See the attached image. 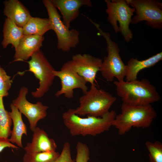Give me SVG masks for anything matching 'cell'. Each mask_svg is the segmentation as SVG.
I'll list each match as a JSON object with an SVG mask.
<instances>
[{
    "label": "cell",
    "instance_id": "6da1fadb",
    "mask_svg": "<svg viewBox=\"0 0 162 162\" xmlns=\"http://www.w3.org/2000/svg\"><path fill=\"white\" fill-rule=\"evenodd\" d=\"M115 111H109L101 117L82 118L69 109L62 115L64 123L72 136H96L108 130L116 116Z\"/></svg>",
    "mask_w": 162,
    "mask_h": 162
},
{
    "label": "cell",
    "instance_id": "7a4b0ae2",
    "mask_svg": "<svg viewBox=\"0 0 162 162\" xmlns=\"http://www.w3.org/2000/svg\"><path fill=\"white\" fill-rule=\"evenodd\" d=\"M117 94L123 103L145 106L159 101L161 97L155 87L146 79L129 82L114 81Z\"/></svg>",
    "mask_w": 162,
    "mask_h": 162
},
{
    "label": "cell",
    "instance_id": "3957f363",
    "mask_svg": "<svg viewBox=\"0 0 162 162\" xmlns=\"http://www.w3.org/2000/svg\"><path fill=\"white\" fill-rule=\"evenodd\" d=\"M121 113L116 115L112 126L118 130L119 135H123L132 127H149L156 118V111L151 104L135 106L122 103Z\"/></svg>",
    "mask_w": 162,
    "mask_h": 162
},
{
    "label": "cell",
    "instance_id": "277c9868",
    "mask_svg": "<svg viewBox=\"0 0 162 162\" xmlns=\"http://www.w3.org/2000/svg\"><path fill=\"white\" fill-rule=\"evenodd\" d=\"M117 98L109 92L98 88L95 84L79 99V106L74 109L79 116L101 117L109 112Z\"/></svg>",
    "mask_w": 162,
    "mask_h": 162
},
{
    "label": "cell",
    "instance_id": "5b68a950",
    "mask_svg": "<svg viewBox=\"0 0 162 162\" xmlns=\"http://www.w3.org/2000/svg\"><path fill=\"white\" fill-rule=\"evenodd\" d=\"M88 20L98 31V34L104 37L107 44V55L104 57L99 70L101 75L108 82H112L115 78L118 81H124L126 66L120 55L118 44L112 40L109 33L104 32L100 28L99 24L90 19Z\"/></svg>",
    "mask_w": 162,
    "mask_h": 162
},
{
    "label": "cell",
    "instance_id": "8992f818",
    "mask_svg": "<svg viewBox=\"0 0 162 162\" xmlns=\"http://www.w3.org/2000/svg\"><path fill=\"white\" fill-rule=\"evenodd\" d=\"M107 20L116 33L121 32L124 40L129 42L133 37L129 28L135 9L124 0H105Z\"/></svg>",
    "mask_w": 162,
    "mask_h": 162
},
{
    "label": "cell",
    "instance_id": "52a82bcc",
    "mask_svg": "<svg viewBox=\"0 0 162 162\" xmlns=\"http://www.w3.org/2000/svg\"><path fill=\"white\" fill-rule=\"evenodd\" d=\"M43 2L47 10L52 30L57 37V48L67 52L76 47L80 42L79 32L74 29L70 30L64 25L51 0H44Z\"/></svg>",
    "mask_w": 162,
    "mask_h": 162
},
{
    "label": "cell",
    "instance_id": "ba28073f",
    "mask_svg": "<svg viewBox=\"0 0 162 162\" xmlns=\"http://www.w3.org/2000/svg\"><path fill=\"white\" fill-rule=\"evenodd\" d=\"M27 62L29 69L26 71L33 73L39 81V87L32 92V95L34 98H41L52 85L55 77L53 71L55 70L40 50L34 53L31 60Z\"/></svg>",
    "mask_w": 162,
    "mask_h": 162
},
{
    "label": "cell",
    "instance_id": "9c48e42d",
    "mask_svg": "<svg viewBox=\"0 0 162 162\" xmlns=\"http://www.w3.org/2000/svg\"><path fill=\"white\" fill-rule=\"evenodd\" d=\"M135 9L136 15L132 18L131 24H135L145 21L152 28H162V3L154 0H126Z\"/></svg>",
    "mask_w": 162,
    "mask_h": 162
},
{
    "label": "cell",
    "instance_id": "30bf717a",
    "mask_svg": "<svg viewBox=\"0 0 162 162\" xmlns=\"http://www.w3.org/2000/svg\"><path fill=\"white\" fill-rule=\"evenodd\" d=\"M28 92V89L27 87H22L18 96L12 100V104L27 118L30 129L33 132L38 121L46 116V111L49 107L40 101L35 104L29 102L26 98Z\"/></svg>",
    "mask_w": 162,
    "mask_h": 162
},
{
    "label": "cell",
    "instance_id": "8fae6325",
    "mask_svg": "<svg viewBox=\"0 0 162 162\" xmlns=\"http://www.w3.org/2000/svg\"><path fill=\"white\" fill-rule=\"evenodd\" d=\"M102 61L89 54H77L65 64L92 85L95 84L96 76L99 71Z\"/></svg>",
    "mask_w": 162,
    "mask_h": 162
},
{
    "label": "cell",
    "instance_id": "7c38bea8",
    "mask_svg": "<svg viewBox=\"0 0 162 162\" xmlns=\"http://www.w3.org/2000/svg\"><path fill=\"white\" fill-rule=\"evenodd\" d=\"M54 76L60 79L61 88L55 94L57 97L64 95L65 98L70 99L74 97V90L80 88L83 94L88 90L87 82L84 79L68 67L65 63L61 70L53 71Z\"/></svg>",
    "mask_w": 162,
    "mask_h": 162
},
{
    "label": "cell",
    "instance_id": "4fadbf2b",
    "mask_svg": "<svg viewBox=\"0 0 162 162\" xmlns=\"http://www.w3.org/2000/svg\"><path fill=\"white\" fill-rule=\"evenodd\" d=\"M62 15L63 23L70 28V23L79 15V9L84 5L91 7L90 0H51Z\"/></svg>",
    "mask_w": 162,
    "mask_h": 162
},
{
    "label": "cell",
    "instance_id": "5bb4252c",
    "mask_svg": "<svg viewBox=\"0 0 162 162\" xmlns=\"http://www.w3.org/2000/svg\"><path fill=\"white\" fill-rule=\"evenodd\" d=\"M43 36L23 35L15 50L13 62L25 61L40 50L44 40Z\"/></svg>",
    "mask_w": 162,
    "mask_h": 162
},
{
    "label": "cell",
    "instance_id": "9a60e30c",
    "mask_svg": "<svg viewBox=\"0 0 162 162\" xmlns=\"http://www.w3.org/2000/svg\"><path fill=\"white\" fill-rule=\"evenodd\" d=\"M33 132L31 142L24 148L26 153L55 151L57 145L53 139L50 138L43 130L36 127Z\"/></svg>",
    "mask_w": 162,
    "mask_h": 162
},
{
    "label": "cell",
    "instance_id": "2e32d148",
    "mask_svg": "<svg viewBox=\"0 0 162 162\" xmlns=\"http://www.w3.org/2000/svg\"><path fill=\"white\" fill-rule=\"evenodd\" d=\"M3 3L4 15L23 28L32 17L29 10L18 0H5Z\"/></svg>",
    "mask_w": 162,
    "mask_h": 162
},
{
    "label": "cell",
    "instance_id": "e0dca14e",
    "mask_svg": "<svg viewBox=\"0 0 162 162\" xmlns=\"http://www.w3.org/2000/svg\"><path fill=\"white\" fill-rule=\"evenodd\" d=\"M162 59V52L142 60L131 58L126 65V81L129 82L137 80V74L140 71L154 66Z\"/></svg>",
    "mask_w": 162,
    "mask_h": 162
},
{
    "label": "cell",
    "instance_id": "ac0fdd59",
    "mask_svg": "<svg viewBox=\"0 0 162 162\" xmlns=\"http://www.w3.org/2000/svg\"><path fill=\"white\" fill-rule=\"evenodd\" d=\"M10 107L11 111L10 112V114L14 126L9 140L12 143H16L18 146L22 148V137L24 134L27 135V127L22 120V114L17 107L12 103L10 105Z\"/></svg>",
    "mask_w": 162,
    "mask_h": 162
},
{
    "label": "cell",
    "instance_id": "d6986e66",
    "mask_svg": "<svg viewBox=\"0 0 162 162\" xmlns=\"http://www.w3.org/2000/svg\"><path fill=\"white\" fill-rule=\"evenodd\" d=\"M3 32V39L2 44L4 48L11 44L15 49L23 35V28L18 26L8 18L5 19Z\"/></svg>",
    "mask_w": 162,
    "mask_h": 162
},
{
    "label": "cell",
    "instance_id": "ffe728a7",
    "mask_svg": "<svg viewBox=\"0 0 162 162\" xmlns=\"http://www.w3.org/2000/svg\"><path fill=\"white\" fill-rule=\"evenodd\" d=\"M23 35L43 36L46 32L52 30V27L48 18L32 16L23 27Z\"/></svg>",
    "mask_w": 162,
    "mask_h": 162
},
{
    "label": "cell",
    "instance_id": "44dd1931",
    "mask_svg": "<svg viewBox=\"0 0 162 162\" xmlns=\"http://www.w3.org/2000/svg\"><path fill=\"white\" fill-rule=\"evenodd\" d=\"M3 98L0 97V140H6L10 136L12 121L10 112L5 109Z\"/></svg>",
    "mask_w": 162,
    "mask_h": 162
},
{
    "label": "cell",
    "instance_id": "7402d4cb",
    "mask_svg": "<svg viewBox=\"0 0 162 162\" xmlns=\"http://www.w3.org/2000/svg\"><path fill=\"white\" fill-rule=\"evenodd\" d=\"M60 154L56 151L26 153L23 157V162H54Z\"/></svg>",
    "mask_w": 162,
    "mask_h": 162
},
{
    "label": "cell",
    "instance_id": "603a6c76",
    "mask_svg": "<svg viewBox=\"0 0 162 162\" xmlns=\"http://www.w3.org/2000/svg\"><path fill=\"white\" fill-rule=\"evenodd\" d=\"M145 145L149 153L150 162H162V144L158 141H148Z\"/></svg>",
    "mask_w": 162,
    "mask_h": 162
},
{
    "label": "cell",
    "instance_id": "cb8c5ba5",
    "mask_svg": "<svg viewBox=\"0 0 162 162\" xmlns=\"http://www.w3.org/2000/svg\"><path fill=\"white\" fill-rule=\"evenodd\" d=\"M10 78L0 66V97L3 98L8 95V91L13 83Z\"/></svg>",
    "mask_w": 162,
    "mask_h": 162
},
{
    "label": "cell",
    "instance_id": "d4e9b609",
    "mask_svg": "<svg viewBox=\"0 0 162 162\" xmlns=\"http://www.w3.org/2000/svg\"><path fill=\"white\" fill-rule=\"evenodd\" d=\"M76 162H88L90 159V151L88 146L79 141L76 144Z\"/></svg>",
    "mask_w": 162,
    "mask_h": 162
},
{
    "label": "cell",
    "instance_id": "484cf974",
    "mask_svg": "<svg viewBox=\"0 0 162 162\" xmlns=\"http://www.w3.org/2000/svg\"><path fill=\"white\" fill-rule=\"evenodd\" d=\"M54 162H75L72 158L70 145L68 142L64 143L61 153Z\"/></svg>",
    "mask_w": 162,
    "mask_h": 162
},
{
    "label": "cell",
    "instance_id": "4316f807",
    "mask_svg": "<svg viewBox=\"0 0 162 162\" xmlns=\"http://www.w3.org/2000/svg\"><path fill=\"white\" fill-rule=\"evenodd\" d=\"M6 148H19L18 147L11 143L9 140V139L6 140H0V153Z\"/></svg>",
    "mask_w": 162,
    "mask_h": 162
}]
</instances>
